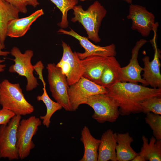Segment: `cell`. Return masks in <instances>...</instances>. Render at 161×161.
Here are the masks:
<instances>
[{
	"instance_id": "obj_12",
	"label": "cell",
	"mask_w": 161,
	"mask_h": 161,
	"mask_svg": "<svg viewBox=\"0 0 161 161\" xmlns=\"http://www.w3.org/2000/svg\"><path fill=\"white\" fill-rule=\"evenodd\" d=\"M147 42L146 40L141 39L136 42L132 49L131 58L129 64L125 67H120L119 69V82L134 83L140 82L144 86H148L141 75L143 68L140 65L137 60L140 49Z\"/></svg>"
},
{
	"instance_id": "obj_15",
	"label": "cell",
	"mask_w": 161,
	"mask_h": 161,
	"mask_svg": "<svg viewBox=\"0 0 161 161\" xmlns=\"http://www.w3.org/2000/svg\"><path fill=\"white\" fill-rule=\"evenodd\" d=\"M44 14L43 9H40L28 16L12 20L8 25L7 36L13 38H18L23 36L30 29L32 24Z\"/></svg>"
},
{
	"instance_id": "obj_29",
	"label": "cell",
	"mask_w": 161,
	"mask_h": 161,
	"mask_svg": "<svg viewBox=\"0 0 161 161\" xmlns=\"http://www.w3.org/2000/svg\"><path fill=\"white\" fill-rule=\"evenodd\" d=\"M34 66V70L39 75L38 78L42 82L43 86H46V83L44 80L42 75V70L44 68L43 63L41 61H39Z\"/></svg>"
},
{
	"instance_id": "obj_32",
	"label": "cell",
	"mask_w": 161,
	"mask_h": 161,
	"mask_svg": "<svg viewBox=\"0 0 161 161\" xmlns=\"http://www.w3.org/2000/svg\"><path fill=\"white\" fill-rule=\"evenodd\" d=\"M130 4L132 3V0H123Z\"/></svg>"
},
{
	"instance_id": "obj_10",
	"label": "cell",
	"mask_w": 161,
	"mask_h": 161,
	"mask_svg": "<svg viewBox=\"0 0 161 161\" xmlns=\"http://www.w3.org/2000/svg\"><path fill=\"white\" fill-rule=\"evenodd\" d=\"M62 57L56 66L66 77L69 86L77 82L83 76L84 69L76 52H73L69 45L62 41Z\"/></svg>"
},
{
	"instance_id": "obj_7",
	"label": "cell",
	"mask_w": 161,
	"mask_h": 161,
	"mask_svg": "<svg viewBox=\"0 0 161 161\" xmlns=\"http://www.w3.org/2000/svg\"><path fill=\"white\" fill-rule=\"evenodd\" d=\"M46 68L48 81L52 97L65 110L72 111L68 95L69 86L65 75L54 63L48 64Z\"/></svg>"
},
{
	"instance_id": "obj_30",
	"label": "cell",
	"mask_w": 161,
	"mask_h": 161,
	"mask_svg": "<svg viewBox=\"0 0 161 161\" xmlns=\"http://www.w3.org/2000/svg\"><path fill=\"white\" fill-rule=\"evenodd\" d=\"M28 5H30L34 7H36L39 4L38 0H27Z\"/></svg>"
},
{
	"instance_id": "obj_23",
	"label": "cell",
	"mask_w": 161,
	"mask_h": 161,
	"mask_svg": "<svg viewBox=\"0 0 161 161\" xmlns=\"http://www.w3.org/2000/svg\"><path fill=\"white\" fill-rule=\"evenodd\" d=\"M43 92L41 95L36 97L38 101H41L45 105L47 112L45 115L41 116L40 118L42 120V124L47 128L49 127L50 119L53 114L57 111L62 109V106L59 103L52 100L48 95L46 89V86H43Z\"/></svg>"
},
{
	"instance_id": "obj_21",
	"label": "cell",
	"mask_w": 161,
	"mask_h": 161,
	"mask_svg": "<svg viewBox=\"0 0 161 161\" xmlns=\"http://www.w3.org/2000/svg\"><path fill=\"white\" fill-rule=\"evenodd\" d=\"M120 67L115 56L107 57L100 77L99 85L106 88L119 82L118 70Z\"/></svg>"
},
{
	"instance_id": "obj_11",
	"label": "cell",
	"mask_w": 161,
	"mask_h": 161,
	"mask_svg": "<svg viewBox=\"0 0 161 161\" xmlns=\"http://www.w3.org/2000/svg\"><path fill=\"white\" fill-rule=\"evenodd\" d=\"M127 18L132 21L131 28L138 32L142 36L147 37L154 28L159 26L155 22V16L146 7L137 4H130Z\"/></svg>"
},
{
	"instance_id": "obj_2",
	"label": "cell",
	"mask_w": 161,
	"mask_h": 161,
	"mask_svg": "<svg viewBox=\"0 0 161 161\" xmlns=\"http://www.w3.org/2000/svg\"><path fill=\"white\" fill-rule=\"evenodd\" d=\"M74 17L71 21L80 23L86 30L87 38L95 43L101 38L98 32L101 23L107 14V10L98 1H95L86 10L80 5H75L72 9Z\"/></svg>"
},
{
	"instance_id": "obj_18",
	"label": "cell",
	"mask_w": 161,
	"mask_h": 161,
	"mask_svg": "<svg viewBox=\"0 0 161 161\" xmlns=\"http://www.w3.org/2000/svg\"><path fill=\"white\" fill-rule=\"evenodd\" d=\"M80 141L84 146V153L80 161H97L100 140L94 137L89 128L85 126L81 132Z\"/></svg>"
},
{
	"instance_id": "obj_27",
	"label": "cell",
	"mask_w": 161,
	"mask_h": 161,
	"mask_svg": "<svg viewBox=\"0 0 161 161\" xmlns=\"http://www.w3.org/2000/svg\"><path fill=\"white\" fill-rule=\"evenodd\" d=\"M15 115L12 111L2 108L0 109V125L7 124Z\"/></svg>"
},
{
	"instance_id": "obj_5",
	"label": "cell",
	"mask_w": 161,
	"mask_h": 161,
	"mask_svg": "<svg viewBox=\"0 0 161 161\" xmlns=\"http://www.w3.org/2000/svg\"><path fill=\"white\" fill-rule=\"evenodd\" d=\"M41 124L40 118L34 116L20 121L16 133L19 159L23 160L27 157L31 150L34 148L35 145L32 138Z\"/></svg>"
},
{
	"instance_id": "obj_14",
	"label": "cell",
	"mask_w": 161,
	"mask_h": 161,
	"mask_svg": "<svg viewBox=\"0 0 161 161\" xmlns=\"http://www.w3.org/2000/svg\"><path fill=\"white\" fill-rule=\"evenodd\" d=\"M154 35L152 40L151 44L154 49L153 59L150 61L149 56H145L142 59L144 63V71L142 78L153 88H161V75L160 71L161 64L160 60V51L156 43V30H154Z\"/></svg>"
},
{
	"instance_id": "obj_34",
	"label": "cell",
	"mask_w": 161,
	"mask_h": 161,
	"mask_svg": "<svg viewBox=\"0 0 161 161\" xmlns=\"http://www.w3.org/2000/svg\"><path fill=\"white\" fill-rule=\"evenodd\" d=\"M81 1H87V0H79Z\"/></svg>"
},
{
	"instance_id": "obj_16",
	"label": "cell",
	"mask_w": 161,
	"mask_h": 161,
	"mask_svg": "<svg viewBox=\"0 0 161 161\" xmlns=\"http://www.w3.org/2000/svg\"><path fill=\"white\" fill-rule=\"evenodd\" d=\"M107 57L92 56L81 60L84 70L83 76L99 85Z\"/></svg>"
},
{
	"instance_id": "obj_24",
	"label": "cell",
	"mask_w": 161,
	"mask_h": 161,
	"mask_svg": "<svg viewBox=\"0 0 161 161\" xmlns=\"http://www.w3.org/2000/svg\"><path fill=\"white\" fill-rule=\"evenodd\" d=\"M60 10L62 14L61 21L58 25L61 28H66L68 26L67 19L68 11L72 9L78 3V0H49Z\"/></svg>"
},
{
	"instance_id": "obj_1",
	"label": "cell",
	"mask_w": 161,
	"mask_h": 161,
	"mask_svg": "<svg viewBox=\"0 0 161 161\" xmlns=\"http://www.w3.org/2000/svg\"><path fill=\"white\" fill-rule=\"evenodd\" d=\"M106 88L108 92L105 94L115 100L122 116L142 112L141 103L151 97H161V88H150L137 83L118 82Z\"/></svg>"
},
{
	"instance_id": "obj_33",
	"label": "cell",
	"mask_w": 161,
	"mask_h": 161,
	"mask_svg": "<svg viewBox=\"0 0 161 161\" xmlns=\"http://www.w3.org/2000/svg\"><path fill=\"white\" fill-rule=\"evenodd\" d=\"M5 46L4 44L0 43V49H3L4 48Z\"/></svg>"
},
{
	"instance_id": "obj_20",
	"label": "cell",
	"mask_w": 161,
	"mask_h": 161,
	"mask_svg": "<svg viewBox=\"0 0 161 161\" xmlns=\"http://www.w3.org/2000/svg\"><path fill=\"white\" fill-rule=\"evenodd\" d=\"M116 140L117 145L116 151L117 161L131 160L139 154V153L134 151L131 146L134 140L128 132L117 134Z\"/></svg>"
},
{
	"instance_id": "obj_9",
	"label": "cell",
	"mask_w": 161,
	"mask_h": 161,
	"mask_svg": "<svg viewBox=\"0 0 161 161\" xmlns=\"http://www.w3.org/2000/svg\"><path fill=\"white\" fill-rule=\"evenodd\" d=\"M21 116L15 115L7 124L0 126V158L19 159L16 133Z\"/></svg>"
},
{
	"instance_id": "obj_19",
	"label": "cell",
	"mask_w": 161,
	"mask_h": 161,
	"mask_svg": "<svg viewBox=\"0 0 161 161\" xmlns=\"http://www.w3.org/2000/svg\"><path fill=\"white\" fill-rule=\"evenodd\" d=\"M18 10L4 0H0V43L4 44L7 36L8 24L12 20L19 18Z\"/></svg>"
},
{
	"instance_id": "obj_28",
	"label": "cell",
	"mask_w": 161,
	"mask_h": 161,
	"mask_svg": "<svg viewBox=\"0 0 161 161\" xmlns=\"http://www.w3.org/2000/svg\"><path fill=\"white\" fill-rule=\"evenodd\" d=\"M16 7L19 12L26 14L27 12V0H4Z\"/></svg>"
},
{
	"instance_id": "obj_26",
	"label": "cell",
	"mask_w": 161,
	"mask_h": 161,
	"mask_svg": "<svg viewBox=\"0 0 161 161\" xmlns=\"http://www.w3.org/2000/svg\"><path fill=\"white\" fill-rule=\"evenodd\" d=\"M142 112L147 114L152 112L161 114V97H153L149 98L140 103Z\"/></svg>"
},
{
	"instance_id": "obj_6",
	"label": "cell",
	"mask_w": 161,
	"mask_h": 161,
	"mask_svg": "<svg viewBox=\"0 0 161 161\" xmlns=\"http://www.w3.org/2000/svg\"><path fill=\"white\" fill-rule=\"evenodd\" d=\"M10 53L14 57L13 60L15 63L9 67V72L16 73L19 76L26 78L27 91H31L36 88L39 84L36 78L33 75L34 66L31 63V58L34 54L33 51L28 49L22 53L18 47H14Z\"/></svg>"
},
{
	"instance_id": "obj_8",
	"label": "cell",
	"mask_w": 161,
	"mask_h": 161,
	"mask_svg": "<svg viewBox=\"0 0 161 161\" xmlns=\"http://www.w3.org/2000/svg\"><path fill=\"white\" fill-rule=\"evenodd\" d=\"M107 89L82 76L76 83L69 86L68 95L72 111L79 106L85 104L91 96L99 94H106Z\"/></svg>"
},
{
	"instance_id": "obj_25",
	"label": "cell",
	"mask_w": 161,
	"mask_h": 161,
	"mask_svg": "<svg viewBox=\"0 0 161 161\" xmlns=\"http://www.w3.org/2000/svg\"><path fill=\"white\" fill-rule=\"evenodd\" d=\"M145 118L146 123L153 131V136L157 140H161V116L152 112L147 113Z\"/></svg>"
},
{
	"instance_id": "obj_17",
	"label": "cell",
	"mask_w": 161,
	"mask_h": 161,
	"mask_svg": "<svg viewBox=\"0 0 161 161\" xmlns=\"http://www.w3.org/2000/svg\"><path fill=\"white\" fill-rule=\"evenodd\" d=\"M117 133L111 129L106 131L101 137L98 149V161H117L116 148Z\"/></svg>"
},
{
	"instance_id": "obj_3",
	"label": "cell",
	"mask_w": 161,
	"mask_h": 161,
	"mask_svg": "<svg viewBox=\"0 0 161 161\" xmlns=\"http://www.w3.org/2000/svg\"><path fill=\"white\" fill-rule=\"evenodd\" d=\"M0 104L16 115H28L34 110L25 99L19 84L13 83L7 79L0 83Z\"/></svg>"
},
{
	"instance_id": "obj_22",
	"label": "cell",
	"mask_w": 161,
	"mask_h": 161,
	"mask_svg": "<svg viewBox=\"0 0 161 161\" xmlns=\"http://www.w3.org/2000/svg\"><path fill=\"white\" fill-rule=\"evenodd\" d=\"M143 144L139 154L144 157L145 161H161V140H157L152 136L148 143L147 138L143 135Z\"/></svg>"
},
{
	"instance_id": "obj_13",
	"label": "cell",
	"mask_w": 161,
	"mask_h": 161,
	"mask_svg": "<svg viewBox=\"0 0 161 161\" xmlns=\"http://www.w3.org/2000/svg\"><path fill=\"white\" fill-rule=\"evenodd\" d=\"M70 31L65 30L61 28L58 32L71 36L78 40L81 46L85 49L83 53L77 52L80 60L92 56L103 57L115 56L117 53L114 44H112L107 46L102 47L96 45L90 42L87 37L82 36L71 28Z\"/></svg>"
},
{
	"instance_id": "obj_31",
	"label": "cell",
	"mask_w": 161,
	"mask_h": 161,
	"mask_svg": "<svg viewBox=\"0 0 161 161\" xmlns=\"http://www.w3.org/2000/svg\"><path fill=\"white\" fill-rule=\"evenodd\" d=\"M131 161H145V158L142 156L138 154Z\"/></svg>"
},
{
	"instance_id": "obj_4",
	"label": "cell",
	"mask_w": 161,
	"mask_h": 161,
	"mask_svg": "<svg viewBox=\"0 0 161 161\" xmlns=\"http://www.w3.org/2000/svg\"><path fill=\"white\" fill-rule=\"evenodd\" d=\"M85 104L93 109L94 112L92 117L100 123L114 122L120 115L117 103L113 98L105 94L90 96Z\"/></svg>"
}]
</instances>
